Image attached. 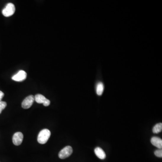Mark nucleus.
<instances>
[{
    "instance_id": "nucleus-1",
    "label": "nucleus",
    "mask_w": 162,
    "mask_h": 162,
    "mask_svg": "<svg viewBox=\"0 0 162 162\" xmlns=\"http://www.w3.org/2000/svg\"><path fill=\"white\" fill-rule=\"evenodd\" d=\"M51 132L47 129H43L39 133L38 141L41 144H44L47 142L51 136Z\"/></svg>"
},
{
    "instance_id": "nucleus-2",
    "label": "nucleus",
    "mask_w": 162,
    "mask_h": 162,
    "mask_svg": "<svg viewBox=\"0 0 162 162\" xmlns=\"http://www.w3.org/2000/svg\"><path fill=\"white\" fill-rule=\"evenodd\" d=\"M15 8L13 3H9L7 4L6 7L2 10V14L5 17H9L14 14Z\"/></svg>"
},
{
    "instance_id": "nucleus-3",
    "label": "nucleus",
    "mask_w": 162,
    "mask_h": 162,
    "mask_svg": "<svg viewBox=\"0 0 162 162\" xmlns=\"http://www.w3.org/2000/svg\"><path fill=\"white\" fill-rule=\"evenodd\" d=\"M73 150L70 146H67L60 151L59 154V157L61 159H65L72 155Z\"/></svg>"
},
{
    "instance_id": "nucleus-4",
    "label": "nucleus",
    "mask_w": 162,
    "mask_h": 162,
    "mask_svg": "<svg viewBox=\"0 0 162 162\" xmlns=\"http://www.w3.org/2000/svg\"><path fill=\"white\" fill-rule=\"evenodd\" d=\"M34 100H35V98L33 95H30L27 96L22 102V108L25 109H27L31 107L34 102Z\"/></svg>"
},
{
    "instance_id": "nucleus-5",
    "label": "nucleus",
    "mask_w": 162,
    "mask_h": 162,
    "mask_svg": "<svg viewBox=\"0 0 162 162\" xmlns=\"http://www.w3.org/2000/svg\"><path fill=\"white\" fill-rule=\"evenodd\" d=\"M24 138V135L21 132H17L14 134L12 138L13 142L15 145H21Z\"/></svg>"
},
{
    "instance_id": "nucleus-6",
    "label": "nucleus",
    "mask_w": 162,
    "mask_h": 162,
    "mask_svg": "<svg viewBox=\"0 0 162 162\" xmlns=\"http://www.w3.org/2000/svg\"><path fill=\"white\" fill-rule=\"evenodd\" d=\"M27 73L24 70H20L12 77V79L16 82H22L26 78Z\"/></svg>"
},
{
    "instance_id": "nucleus-7",
    "label": "nucleus",
    "mask_w": 162,
    "mask_h": 162,
    "mask_svg": "<svg viewBox=\"0 0 162 162\" xmlns=\"http://www.w3.org/2000/svg\"><path fill=\"white\" fill-rule=\"evenodd\" d=\"M151 143L154 146L159 149L162 148V140L158 137H154L151 139Z\"/></svg>"
},
{
    "instance_id": "nucleus-8",
    "label": "nucleus",
    "mask_w": 162,
    "mask_h": 162,
    "mask_svg": "<svg viewBox=\"0 0 162 162\" xmlns=\"http://www.w3.org/2000/svg\"><path fill=\"white\" fill-rule=\"evenodd\" d=\"M95 153L96 156L101 159H104L106 158V154L105 151L100 147H96L95 149Z\"/></svg>"
},
{
    "instance_id": "nucleus-9",
    "label": "nucleus",
    "mask_w": 162,
    "mask_h": 162,
    "mask_svg": "<svg viewBox=\"0 0 162 162\" xmlns=\"http://www.w3.org/2000/svg\"><path fill=\"white\" fill-rule=\"evenodd\" d=\"M104 86L102 82H99L96 86V92L98 95H101L104 92Z\"/></svg>"
},
{
    "instance_id": "nucleus-10",
    "label": "nucleus",
    "mask_w": 162,
    "mask_h": 162,
    "mask_svg": "<svg viewBox=\"0 0 162 162\" xmlns=\"http://www.w3.org/2000/svg\"><path fill=\"white\" fill-rule=\"evenodd\" d=\"M35 101L38 104H43L46 100V98L41 94H37L34 96Z\"/></svg>"
},
{
    "instance_id": "nucleus-11",
    "label": "nucleus",
    "mask_w": 162,
    "mask_h": 162,
    "mask_svg": "<svg viewBox=\"0 0 162 162\" xmlns=\"http://www.w3.org/2000/svg\"><path fill=\"white\" fill-rule=\"evenodd\" d=\"M162 130V123H159L157 124L153 128V133H159L161 132Z\"/></svg>"
},
{
    "instance_id": "nucleus-12",
    "label": "nucleus",
    "mask_w": 162,
    "mask_h": 162,
    "mask_svg": "<svg viewBox=\"0 0 162 162\" xmlns=\"http://www.w3.org/2000/svg\"><path fill=\"white\" fill-rule=\"evenodd\" d=\"M7 104L5 101H1L0 102V114L2 112V110L6 108L7 106Z\"/></svg>"
},
{
    "instance_id": "nucleus-13",
    "label": "nucleus",
    "mask_w": 162,
    "mask_h": 162,
    "mask_svg": "<svg viewBox=\"0 0 162 162\" xmlns=\"http://www.w3.org/2000/svg\"><path fill=\"white\" fill-rule=\"evenodd\" d=\"M155 155L156 156L158 157H162V149H158V150H156L155 151Z\"/></svg>"
},
{
    "instance_id": "nucleus-14",
    "label": "nucleus",
    "mask_w": 162,
    "mask_h": 162,
    "mask_svg": "<svg viewBox=\"0 0 162 162\" xmlns=\"http://www.w3.org/2000/svg\"><path fill=\"white\" fill-rule=\"evenodd\" d=\"M50 103H51V102H50V100L47 99H46V101H45L44 103L43 104V105L45 106H49V105H50Z\"/></svg>"
},
{
    "instance_id": "nucleus-15",
    "label": "nucleus",
    "mask_w": 162,
    "mask_h": 162,
    "mask_svg": "<svg viewBox=\"0 0 162 162\" xmlns=\"http://www.w3.org/2000/svg\"><path fill=\"white\" fill-rule=\"evenodd\" d=\"M4 93L0 90V102H1V100H2V98L4 97Z\"/></svg>"
}]
</instances>
